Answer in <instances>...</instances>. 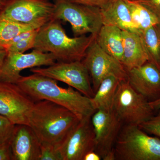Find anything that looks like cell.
I'll use <instances>...</instances> for the list:
<instances>
[{
    "instance_id": "cell-1",
    "label": "cell",
    "mask_w": 160,
    "mask_h": 160,
    "mask_svg": "<svg viewBox=\"0 0 160 160\" xmlns=\"http://www.w3.org/2000/svg\"><path fill=\"white\" fill-rule=\"evenodd\" d=\"M16 84L35 102L47 100L56 103L69 109L80 120L92 116L96 111L90 98L70 86L60 87L51 78L33 73L22 76Z\"/></svg>"
},
{
    "instance_id": "cell-2",
    "label": "cell",
    "mask_w": 160,
    "mask_h": 160,
    "mask_svg": "<svg viewBox=\"0 0 160 160\" xmlns=\"http://www.w3.org/2000/svg\"><path fill=\"white\" fill-rule=\"evenodd\" d=\"M80 120L69 109L50 101L35 102L29 114V126L41 143L58 147Z\"/></svg>"
},
{
    "instance_id": "cell-3",
    "label": "cell",
    "mask_w": 160,
    "mask_h": 160,
    "mask_svg": "<svg viewBox=\"0 0 160 160\" xmlns=\"http://www.w3.org/2000/svg\"><path fill=\"white\" fill-rule=\"evenodd\" d=\"M96 36L69 37L61 21L53 19L39 29L33 49L51 53L58 62L81 61Z\"/></svg>"
},
{
    "instance_id": "cell-4",
    "label": "cell",
    "mask_w": 160,
    "mask_h": 160,
    "mask_svg": "<svg viewBox=\"0 0 160 160\" xmlns=\"http://www.w3.org/2000/svg\"><path fill=\"white\" fill-rule=\"evenodd\" d=\"M114 151L115 160H160V138L150 136L138 126L125 125Z\"/></svg>"
},
{
    "instance_id": "cell-5",
    "label": "cell",
    "mask_w": 160,
    "mask_h": 160,
    "mask_svg": "<svg viewBox=\"0 0 160 160\" xmlns=\"http://www.w3.org/2000/svg\"><path fill=\"white\" fill-rule=\"evenodd\" d=\"M54 4V19L69 22L74 37L87 33L97 35L103 26L99 8L67 0L56 1Z\"/></svg>"
},
{
    "instance_id": "cell-6",
    "label": "cell",
    "mask_w": 160,
    "mask_h": 160,
    "mask_svg": "<svg viewBox=\"0 0 160 160\" xmlns=\"http://www.w3.org/2000/svg\"><path fill=\"white\" fill-rule=\"evenodd\" d=\"M113 111L125 125L139 126L154 115L149 101L134 90L127 80L120 82L115 96Z\"/></svg>"
},
{
    "instance_id": "cell-7",
    "label": "cell",
    "mask_w": 160,
    "mask_h": 160,
    "mask_svg": "<svg viewBox=\"0 0 160 160\" xmlns=\"http://www.w3.org/2000/svg\"><path fill=\"white\" fill-rule=\"evenodd\" d=\"M55 4L48 0H7L0 14L12 21L39 29L54 19Z\"/></svg>"
},
{
    "instance_id": "cell-8",
    "label": "cell",
    "mask_w": 160,
    "mask_h": 160,
    "mask_svg": "<svg viewBox=\"0 0 160 160\" xmlns=\"http://www.w3.org/2000/svg\"><path fill=\"white\" fill-rule=\"evenodd\" d=\"M30 71L66 83L90 98L95 94L90 75L82 61L58 62L46 68H31Z\"/></svg>"
},
{
    "instance_id": "cell-9",
    "label": "cell",
    "mask_w": 160,
    "mask_h": 160,
    "mask_svg": "<svg viewBox=\"0 0 160 160\" xmlns=\"http://www.w3.org/2000/svg\"><path fill=\"white\" fill-rule=\"evenodd\" d=\"M95 136L94 151L103 160H115L114 146L123 124L112 111L96 110L91 116Z\"/></svg>"
},
{
    "instance_id": "cell-10",
    "label": "cell",
    "mask_w": 160,
    "mask_h": 160,
    "mask_svg": "<svg viewBox=\"0 0 160 160\" xmlns=\"http://www.w3.org/2000/svg\"><path fill=\"white\" fill-rule=\"evenodd\" d=\"M82 62L90 75L94 93L102 81L109 76L121 81L127 80V71L121 62L101 49L95 40L89 46Z\"/></svg>"
},
{
    "instance_id": "cell-11",
    "label": "cell",
    "mask_w": 160,
    "mask_h": 160,
    "mask_svg": "<svg viewBox=\"0 0 160 160\" xmlns=\"http://www.w3.org/2000/svg\"><path fill=\"white\" fill-rule=\"evenodd\" d=\"M35 102L17 84L0 82V115L15 125H29Z\"/></svg>"
},
{
    "instance_id": "cell-12",
    "label": "cell",
    "mask_w": 160,
    "mask_h": 160,
    "mask_svg": "<svg viewBox=\"0 0 160 160\" xmlns=\"http://www.w3.org/2000/svg\"><path fill=\"white\" fill-rule=\"evenodd\" d=\"M95 148V136L91 116L80 120L58 147L62 160H83Z\"/></svg>"
},
{
    "instance_id": "cell-13",
    "label": "cell",
    "mask_w": 160,
    "mask_h": 160,
    "mask_svg": "<svg viewBox=\"0 0 160 160\" xmlns=\"http://www.w3.org/2000/svg\"><path fill=\"white\" fill-rule=\"evenodd\" d=\"M56 61L51 53L36 49L28 53L8 52L0 68V82L16 84L22 76L20 73L24 69L50 66Z\"/></svg>"
},
{
    "instance_id": "cell-14",
    "label": "cell",
    "mask_w": 160,
    "mask_h": 160,
    "mask_svg": "<svg viewBox=\"0 0 160 160\" xmlns=\"http://www.w3.org/2000/svg\"><path fill=\"white\" fill-rule=\"evenodd\" d=\"M126 71L129 85L149 102L160 98V71L152 63L148 62Z\"/></svg>"
},
{
    "instance_id": "cell-15",
    "label": "cell",
    "mask_w": 160,
    "mask_h": 160,
    "mask_svg": "<svg viewBox=\"0 0 160 160\" xmlns=\"http://www.w3.org/2000/svg\"><path fill=\"white\" fill-rule=\"evenodd\" d=\"M13 160H40L41 142L28 125H16L10 141Z\"/></svg>"
},
{
    "instance_id": "cell-16",
    "label": "cell",
    "mask_w": 160,
    "mask_h": 160,
    "mask_svg": "<svg viewBox=\"0 0 160 160\" xmlns=\"http://www.w3.org/2000/svg\"><path fill=\"white\" fill-rule=\"evenodd\" d=\"M123 54L121 63L126 70L136 68L149 62V58L140 34L123 31Z\"/></svg>"
},
{
    "instance_id": "cell-17",
    "label": "cell",
    "mask_w": 160,
    "mask_h": 160,
    "mask_svg": "<svg viewBox=\"0 0 160 160\" xmlns=\"http://www.w3.org/2000/svg\"><path fill=\"white\" fill-rule=\"evenodd\" d=\"M100 9L103 25L115 26L123 31L138 33L126 0H112Z\"/></svg>"
},
{
    "instance_id": "cell-18",
    "label": "cell",
    "mask_w": 160,
    "mask_h": 160,
    "mask_svg": "<svg viewBox=\"0 0 160 160\" xmlns=\"http://www.w3.org/2000/svg\"><path fill=\"white\" fill-rule=\"evenodd\" d=\"M101 49L122 62L123 54L122 30L115 26L103 25L95 39Z\"/></svg>"
},
{
    "instance_id": "cell-19",
    "label": "cell",
    "mask_w": 160,
    "mask_h": 160,
    "mask_svg": "<svg viewBox=\"0 0 160 160\" xmlns=\"http://www.w3.org/2000/svg\"><path fill=\"white\" fill-rule=\"evenodd\" d=\"M121 81L114 76H109L102 81L94 96L90 98L94 110H113L115 96Z\"/></svg>"
},
{
    "instance_id": "cell-20",
    "label": "cell",
    "mask_w": 160,
    "mask_h": 160,
    "mask_svg": "<svg viewBox=\"0 0 160 160\" xmlns=\"http://www.w3.org/2000/svg\"><path fill=\"white\" fill-rule=\"evenodd\" d=\"M149 62L160 71V24H157L140 33Z\"/></svg>"
},
{
    "instance_id": "cell-21",
    "label": "cell",
    "mask_w": 160,
    "mask_h": 160,
    "mask_svg": "<svg viewBox=\"0 0 160 160\" xmlns=\"http://www.w3.org/2000/svg\"><path fill=\"white\" fill-rule=\"evenodd\" d=\"M126 1L130 11L132 22L139 34L158 24L153 14L142 5L135 1Z\"/></svg>"
},
{
    "instance_id": "cell-22",
    "label": "cell",
    "mask_w": 160,
    "mask_h": 160,
    "mask_svg": "<svg viewBox=\"0 0 160 160\" xmlns=\"http://www.w3.org/2000/svg\"><path fill=\"white\" fill-rule=\"evenodd\" d=\"M33 29H37L12 21L0 14V46L6 50L12 40L18 35Z\"/></svg>"
},
{
    "instance_id": "cell-23",
    "label": "cell",
    "mask_w": 160,
    "mask_h": 160,
    "mask_svg": "<svg viewBox=\"0 0 160 160\" xmlns=\"http://www.w3.org/2000/svg\"><path fill=\"white\" fill-rule=\"evenodd\" d=\"M39 29L23 32L18 35L12 40L7 46L6 51L7 52L25 53L27 50L33 49L36 38Z\"/></svg>"
},
{
    "instance_id": "cell-24",
    "label": "cell",
    "mask_w": 160,
    "mask_h": 160,
    "mask_svg": "<svg viewBox=\"0 0 160 160\" xmlns=\"http://www.w3.org/2000/svg\"><path fill=\"white\" fill-rule=\"evenodd\" d=\"M138 126L148 134L153 135L160 138V109L157 114L153 115Z\"/></svg>"
},
{
    "instance_id": "cell-25",
    "label": "cell",
    "mask_w": 160,
    "mask_h": 160,
    "mask_svg": "<svg viewBox=\"0 0 160 160\" xmlns=\"http://www.w3.org/2000/svg\"><path fill=\"white\" fill-rule=\"evenodd\" d=\"M15 126L8 118L0 115V145L10 142Z\"/></svg>"
},
{
    "instance_id": "cell-26",
    "label": "cell",
    "mask_w": 160,
    "mask_h": 160,
    "mask_svg": "<svg viewBox=\"0 0 160 160\" xmlns=\"http://www.w3.org/2000/svg\"><path fill=\"white\" fill-rule=\"evenodd\" d=\"M41 150L40 160H62L56 146L48 143H41Z\"/></svg>"
},
{
    "instance_id": "cell-27",
    "label": "cell",
    "mask_w": 160,
    "mask_h": 160,
    "mask_svg": "<svg viewBox=\"0 0 160 160\" xmlns=\"http://www.w3.org/2000/svg\"><path fill=\"white\" fill-rule=\"evenodd\" d=\"M147 8L160 24V0H133Z\"/></svg>"
},
{
    "instance_id": "cell-28",
    "label": "cell",
    "mask_w": 160,
    "mask_h": 160,
    "mask_svg": "<svg viewBox=\"0 0 160 160\" xmlns=\"http://www.w3.org/2000/svg\"><path fill=\"white\" fill-rule=\"evenodd\" d=\"M73 2L101 8L112 0H68Z\"/></svg>"
},
{
    "instance_id": "cell-29",
    "label": "cell",
    "mask_w": 160,
    "mask_h": 160,
    "mask_svg": "<svg viewBox=\"0 0 160 160\" xmlns=\"http://www.w3.org/2000/svg\"><path fill=\"white\" fill-rule=\"evenodd\" d=\"M0 160H13L10 142L0 145Z\"/></svg>"
},
{
    "instance_id": "cell-30",
    "label": "cell",
    "mask_w": 160,
    "mask_h": 160,
    "mask_svg": "<svg viewBox=\"0 0 160 160\" xmlns=\"http://www.w3.org/2000/svg\"><path fill=\"white\" fill-rule=\"evenodd\" d=\"M102 158L96 152L92 151L88 152L85 156L83 160H101Z\"/></svg>"
},
{
    "instance_id": "cell-31",
    "label": "cell",
    "mask_w": 160,
    "mask_h": 160,
    "mask_svg": "<svg viewBox=\"0 0 160 160\" xmlns=\"http://www.w3.org/2000/svg\"><path fill=\"white\" fill-rule=\"evenodd\" d=\"M149 104L152 109L154 110H158L160 109V98L154 101L149 102Z\"/></svg>"
},
{
    "instance_id": "cell-32",
    "label": "cell",
    "mask_w": 160,
    "mask_h": 160,
    "mask_svg": "<svg viewBox=\"0 0 160 160\" xmlns=\"http://www.w3.org/2000/svg\"><path fill=\"white\" fill-rule=\"evenodd\" d=\"M7 54V51L6 49L0 46V68L2 65Z\"/></svg>"
},
{
    "instance_id": "cell-33",
    "label": "cell",
    "mask_w": 160,
    "mask_h": 160,
    "mask_svg": "<svg viewBox=\"0 0 160 160\" xmlns=\"http://www.w3.org/2000/svg\"><path fill=\"white\" fill-rule=\"evenodd\" d=\"M7 1V0H0V10L4 7Z\"/></svg>"
},
{
    "instance_id": "cell-34",
    "label": "cell",
    "mask_w": 160,
    "mask_h": 160,
    "mask_svg": "<svg viewBox=\"0 0 160 160\" xmlns=\"http://www.w3.org/2000/svg\"><path fill=\"white\" fill-rule=\"evenodd\" d=\"M58 1V0H55V1ZM67 1H68V0H67Z\"/></svg>"
},
{
    "instance_id": "cell-35",
    "label": "cell",
    "mask_w": 160,
    "mask_h": 160,
    "mask_svg": "<svg viewBox=\"0 0 160 160\" xmlns=\"http://www.w3.org/2000/svg\"><path fill=\"white\" fill-rule=\"evenodd\" d=\"M131 1H133V0H131Z\"/></svg>"
}]
</instances>
